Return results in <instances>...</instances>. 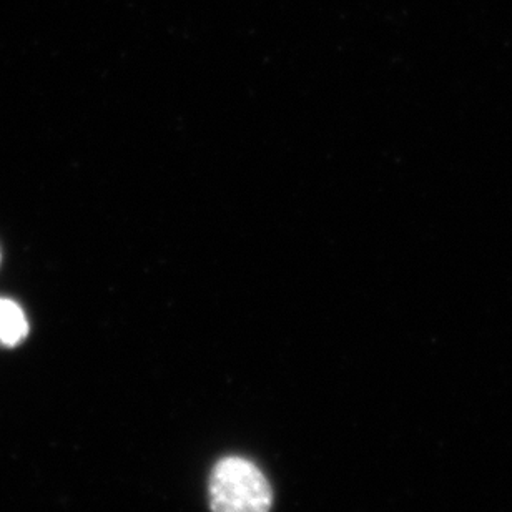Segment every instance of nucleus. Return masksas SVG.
Listing matches in <instances>:
<instances>
[{
  "instance_id": "nucleus-1",
  "label": "nucleus",
  "mask_w": 512,
  "mask_h": 512,
  "mask_svg": "<svg viewBox=\"0 0 512 512\" xmlns=\"http://www.w3.org/2000/svg\"><path fill=\"white\" fill-rule=\"evenodd\" d=\"M207 501L210 512H271L275 489L252 458L223 454L208 473Z\"/></svg>"
},
{
  "instance_id": "nucleus-2",
  "label": "nucleus",
  "mask_w": 512,
  "mask_h": 512,
  "mask_svg": "<svg viewBox=\"0 0 512 512\" xmlns=\"http://www.w3.org/2000/svg\"><path fill=\"white\" fill-rule=\"evenodd\" d=\"M29 333V323L15 301L0 298V346H17Z\"/></svg>"
}]
</instances>
